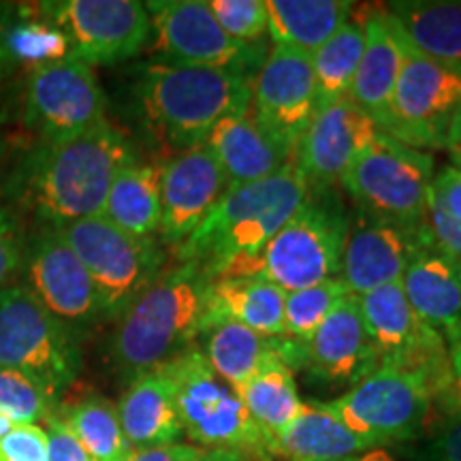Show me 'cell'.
I'll return each mask as SVG.
<instances>
[{
	"instance_id": "6da1fadb",
	"label": "cell",
	"mask_w": 461,
	"mask_h": 461,
	"mask_svg": "<svg viewBox=\"0 0 461 461\" xmlns=\"http://www.w3.org/2000/svg\"><path fill=\"white\" fill-rule=\"evenodd\" d=\"M135 160L129 137L105 120L75 140L39 143L11 173L7 188L39 221L60 229L103 214L115 176Z\"/></svg>"
},
{
	"instance_id": "7a4b0ae2",
	"label": "cell",
	"mask_w": 461,
	"mask_h": 461,
	"mask_svg": "<svg viewBox=\"0 0 461 461\" xmlns=\"http://www.w3.org/2000/svg\"><path fill=\"white\" fill-rule=\"evenodd\" d=\"M212 280L199 265L180 263L160 274L120 316L112 359L126 378L158 370L205 331Z\"/></svg>"
},
{
	"instance_id": "3957f363",
	"label": "cell",
	"mask_w": 461,
	"mask_h": 461,
	"mask_svg": "<svg viewBox=\"0 0 461 461\" xmlns=\"http://www.w3.org/2000/svg\"><path fill=\"white\" fill-rule=\"evenodd\" d=\"M308 182L293 163L261 182L229 188L193 235L176 248L180 263H194L214 278L241 255H257L308 201Z\"/></svg>"
},
{
	"instance_id": "277c9868",
	"label": "cell",
	"mask_w": 461,
	"mask_h": 461,
	"mask_svg": "<svg viewBox=\"0 0 461 461\" xmlns=\"http://www.w3.org/2000/svg\"><path fill=\"white\" fill-rule=\"evenodd\" d=\"M252 77L224 68L149 62L137 84L143 118L169 148L203 146L229 113L250 107Z\"/></svg>"
},
{
	"instance_id": "5b68a950",
	"label": "cell",
	"mask_w": 461,
	"mask_h": 461,
	"mask_svg": "<svg viewBox=\"0 0 461 461\" xmlns=\"http://www.w3.org/2000/svg\"><path fill=\"white\" fill-rule=\"evenodd\" d=\"M346 227L348 222L338 212L305 201L257 255L233 258L212 280L263 278L293 293L336 278Z\"/></svg>"
},
{
	"instance_id": "8992f818",
	"label": "cell",
	"mask_w": 461,
	"mask_h": 461,
	"mask_svg": "<svg viewBox=\"0 0 461 461\" xmlns=\"http://www.w3.org/2000/svg\"><path fill=\"white\" fill-rule=\"evenodd\" d=\"M163 367L173 383L182 429L190 440L258 459L269 457L265 438L241 397L212 370L199 348H186Z\"/></svg>"
},
{
	"instance_id": "52a82bcc",
	"label": "cell",
	"mask_w": 461,
	"mask_h": 461,
	"mask_svg": "<svg viewBox=\"0 0 461 461\" xmlns=\"http://www.w3.org/2000/svg\"><path fill=\"white\" fill-rule=\"evenodd\" d=\"M58 230L88 272L101 316L107 319H120L163 274L165 255L154 238H135L105 216L84 218Z\"/></svg>"
},
{
	"instance_id": "ba28073f",
	"label": "cell",
	"mask_w": 461,
	"mask_h": 461,
	"mask_svg": "<svg viewBox=\"0 0 461 461\" xmlns=\"http://www.w3.org/2000/svg\"><path fill=\"white\" fill-rule=\"evenodd\" d=\"M79 363L71 327L51 316L26 286L0 291V367L28 374L58 403L77 376Z\"/></svg>"
},
{
	"instance_id": "9c48e42d",
	"label": "cell",
	"mask_w": 461,
	"mask_h": 461,
	"mask_svg": "<svg viewBox=\"0 0 461 461\" xmlns=\"http://www.w3.org/2000/svg\"><path fill=\"white\" fill-rule=\"evenodd\" d=\"M431 182L434 160L429 154L380 131L339 184L366 214L406 227H423Z\"/></svg>"
},
{
	"instance_id": "30bf717a",
	"label": "cell",
	"mask_w": 461,
	"mask_h": 461,
	"mask_svg": "<svg viewBox=\"0 0 461 461\" xmlns=\"http://www.w3.org/2000/svg\"><path fill=\"white\" fill-rule=\"evenodd\" d=\"M434 400V384L425 374L380 366L342 397L322 406L378 448L417 436Z\"/></svg>"
},
{
	"instance_id": "8fae6325",
	"label": "cell",
	"mask_w": 461,
	"mask_h": 461,
	"mask_svg": "<svg viewBox=\"0 0 461 461\" xmlns=\"http://www.w3.org/2000/svg\"><path fill=\"white\" fill-rule=\"evenodd\" d=\"M152 26V50L163 62L182 67L224 68L255 77L265 60L261 43H240L222 31L205 0L146 3Z\"/></svg>"
},
{
	"instance_id": "7c38bea8",
	"label": "cell",
	"mask_w": 461,
	"mask_h": 461,
	"mask_svg": "<svg viewBox=\"0 0 461 461\" xmlns=\"http://www.w3.org/2000/svg\"><path fill=\"white\" fill-rule=\"evenodd\" d=\"M461 109V71L431 60L408 43L383 132L411 148L447 146Z\"/></svg>"
},
{
	"instance_id": "4fadbf2b",
	"label": "cell",
	"mask_w": 461,
	"mask_h": 461,
	"mask_svg": "<svg viewBox=\"0 0 461 461\" xmlns=\"http://www.w3.org/2000/svg\"><path fill=\"white\" fill-rule=\"evenodd\" d=\"M43 14L67 37L84 65H115L137 56L152 37L146 5L137 0H60L41 3Z\"/></svg>"
},
{
	"instance_id": "5bb4252c",
	"label": "cell",
	"mask_w": 461,
	"mask_h": 461,
	"mask_svg": "<svg viewBox=\"0 0 461 461\" xmlns=\"http://www.w3.org/2000/svg\"><path fill=\"white\" fill-rule=\"evenodd\" d=\"M105 120L99 79L77 58L34 68L28 77L24 124L41 137V143L75 140Z\"/></svg>"
},
{
	"instance_id": "9a60e30c",
	"label": "cell",
	"mask_w": 461,
	"mask_h": 461,
	"mask_svg": "<svg viewBox=\"0 0 461 461\" xmlns=\"http://www.w3.org/2000/svg\"><path fill=\"white\" fill-rule=\"evenodd\" d=\"M250 112L276 140L297 154L305 129L319 112L312 58L274 45L252 77Z\"/></svg>"
},
{
	"instance_id": "2e32d148",
	"label": "cell",
	"mask_w": 461,
	"mask_h": 461,
	"mask_svg": "<svg viewBox=\"0 0 461 461\" xmlns=\"http://www.w3.org/2000/svg\"><path fill=\"white\" fill-rule=\"evenodd\" d=\"M26 288L67 327H84L101 316L88 272L56 227H45L26 244Z\"/></svg>"
},
{
	"instance_id": "e0dca14e",
	"label": "cell",
	"mask_w": 461,
	"mask_h": 461,
	"mask_svg": "<svg viewBox=\"0 0 461 461\" xmlns=\"http://www.w3.org/2000/svg\"><path fill=\"white\" fill-rule=\"evenodd\" d=\"M431 248L428 224H406L363 214L353 227H346L339 278L355 297L400 282L419 252Z\"/></svg>"
},
{
	"instance_id": "ac0fdd59",
	"label": "cell",
	"mask_w": 461,
	"mask_h": 461,
	"mask_svg": "<svg viewBox=\"0 0 461 461\" xmlns=\"http://www.w3.org/2000/svg\"><path fill=\"white\" fill-rule=\"evenodd\" d=\"M380 129L348 96L321 107L299 141L295 165L308 186L342 182L350 165L372 146Z\"/></svg>"
},
{
	"instance_id": "d6986e66",
	"label": "cell",
	"mask_w": 461,
	"mask_h": 461,
	"mask_svg": "<svg viewBox=\"0 0 461 461\" xmlns=\"http://www.w3.org/2000/svg\"><path fill=\"white\" fill-rule=\"evenodd\" d=\"M227 190V177L205 146L173 157L160 169L158 233L165 244L177 248L190 238Z\"/></svg>"
},
{
	"instance_id": "ffe728a7",
	"label": "cell",
	"mask_w": 461,
	"mask_h": 461,
	"mask_svg": "<svg viewBox=\"0 0 461 461\" xmlns=\"http://www.w3.org/2000/svg\"><path fill=\"white\" fill-rule=\"evenodd\" d=\"M302 367L325 383L353 387L378 370L380 361L367 338L357 297L344 299L303 344Z\"/></svg>"
},
{
	"instance_id": "44dd1931",
	"label": "cell",
	"mask_w": 461,
	"mask_h": 461,
	"mask_svg": "<svg viewBox=\"0 0 461 461\" xmlns=\"http://www.w3.org/2000/svg\"><path fill=\"white\" fill-rule=\"evenodd\" d=\"M203 146L216 157L229 188L261 182L295 163V152L276 140L250 107L222 118Z\"/></svg>"
},
{
	"instance_id": "7402d4cb",
	"label": "cell",
	"mask_w": 461,
	"mask_h": 461,
	"mask_svg": "<svg viewBox=\"0 0 461 461\" xmlns=\"http://www.w3.org/2000/svg\"><path fill=\"white\" fill-rule=\"evenodd\" d=\"M363 26H366V48L348 99L370 115L380 131H384L395 84L406 60L408 41L387 11L372 14L363 22Z\"/></svg>"
},
{
	"instance_id": "603a6c76",
	"label": "cell",
	"mask_w": 461,
	"mask_h": 461,
	"mask_svg": "<svg viewBox=\"0 0 461 461\" xmlns=\"http://www.w3.org/2000/svg\"><path fill=\"white\" fill-rule=\"evenodd\" d=\"M408 303L425 325L440 333L448 348L461 339V265L428 248L402 276Z\"/></svg>"
},
{
	"instance_id": "cb8c5ba5",
	"label": "cell",
	"mask_w": 461,
	"mask_h": 461,
	"mask_svg": "<svg viewBox=\"0 0 461 461\" xmlns=\"http://www.w3.org/2000/svg\"><path fill=\"white\" fill-rule=\"evenodd\" d=\"M118 417L132 451L177 442L184 434L176 391L165 367L132 378L120 397Z\"/></svg>"
},
{
	"instance_id": "d4e9b609",
	"label": "cell",
	"mask_w": 461,
	"mask_h": 461,
	"mask_svg": "<svg viewBox=\"0 0 461 461\" xmlns=\"http://www.w3.org/2000/svg\"><path fill=\"white\" fill-rule=\"evenodd\" d=\"M203 357L235 393L261 370L272 355H282L288 367H302L303 344L288 338H265L238 322H221L201 333Z\"/></svg>"
},
{
	"instance_id": "484cf974",
	"label": "cell",
	"mask_w": 461,
	"mask_h": 461,
	"mask_svg": "<svg viewBox=\"0 0 461 461\" xmlns=\"http://www.w3.org/2000/svg\"><path fill=\"white\" fill-rule=\"evenodd\" d=\"M286 293L263 278L212 280L205 331L221 322H238L258 336L285 338Z\"/></svg>"
},
{
	"instance_id": "4316f807",
	"label": "cell",
	"mask_w": 461,
	"mask_h": 461,
	"mask_svg": "<svg viewBox=\"0 0 461 461\" xmlns=\"http://www.w3.org/2000/svg\"><path fill=\"white\" fill-rule=\"evenodd\" d=\"M387 14L414 50L461 71V0H408Z\"/></svg>"
},
{
	"instance_id": "83f0119b",
	"label": "cell",
	"mask_w": 461,
	"mask_h": 461,
	"mask_svg": "<svg viewBox=\"0 0 461 461\" xmlns=\"http://www.w3.org/2000/svg\"><path fill=\"white\" fill-rule=\"evenodd\" d=\"M372 448L322 403H303L297 419L274 442L272 455H285L291 461H325L355 457Z\"/></svg>"
},
{
	"instance_id": "f1b7e54d",
	"label": "cell",
	"mask_w": 461,
	"mask_h": 461,
	"mask_svg": "<svg viewBox=\"0 0 461 461\" xmlns=\"http://www.w3.org/2000/svg\"><path fill=\"white\" fill-rule=\"evenodd\" d=\"M269 37L274 45L312 56L353 14L344 0H269Z\"/></svg>"
},
{
	"instance_id": "f546056e",
	"label": "cell",
	"mask_w": 461,
	"mask_h": 461,
	"mask_svg": "<svg viewBox=\"0 0 461 461\" xmlns=\"http://www.w3.org/2000/svg\"><path fill=\"white\" fill-rule=\"evenodd\" d=\"M244 402L248 414L265 438V445L272 455L274 442L285 431L297 414L303 402L299 397L293 370L282 355H272L263 363L261 370L241 387L238 393Z\"/></svg>"
},
{
	"instance_id": "4dcf8cb0",
	"label": "cell",
	"mask_w": 461,
	"mask_h": 461,
	"mask_svg": "<svg viewBox=\"0 0 461 461\" xmlns=\"http://www.w3.org/2000/svg\"><path fill=\"white\" fill-rule=\"evenodd\" d=\"M135 238H154L160 227V169L132 163L115 176L103 214Z\"/></svg>"
},
{
	"instance_id": "1f68e13d",
	"label": "cell",
	"mask_w": 461,
	"mask_h": 461,
	"mask_svg": "<svg viewBox=\"0 0 461 461\" xmlns=\"http://www.w3.org/2000/svg\"><path fill=\"white\" fill-rule=\"evenodd\" d=\"M71 434L77 438L92 461H129L132 448L120 425L118 406L107 397L90 393L71 403H62L54 412Z\"/></svg>"
},
{
	"instance_id": "d6a6232c",
	"label": "cell",
	"mask_w": 461,
	"mask_h": 461,
	"mask_svg": "<svg viewBox=\"0 0 461 461\" xmlns=\"http://www.w3.org/2000/svg\"><path fill=\"white\" fill-rule=\"evenodd\" d=\"M366 48L363 22H346L312 56L319 109L348 96Z\"/></svg>"
},
{
	"instance_id": "836d02e7",
	"label": "cell",
	"mask_w": 461,
	"mask_h": 461,
	"mask_svg": "<svg viewBox=\"0 0 461 461\" xmlns=\"http://www.w3.org/2000/svg\"><path fill=\"white\" fill-rule=\"evenodd\" d=\"M348 297L355 295L339 276L302 291L286 293L285 338L305 344L322 325V321Z\"/></svg>"
},
{
	"instance_id": "e575fe53",
	"label": "cell",
	"mask_w": 461,
	"mask_h": 461,
	"mask_svg": "<svg viewBox=\"0 0 461 461\" xmlns=\"http://www.w3.org/2000/svg\"><path fill=\"white\" fill-rule=\"evenodd\" d=\"M3 43L11 62L32 67V71L71 56L67 37L50 22L20 20L9 26L5 22Z\"/></svg>"
},
{
	"instance_id": "d590c367",
	"label": "cell",
	"mask_w": 461,
	"mask_h": 461,
	"mask_svg": "<svg viewBox=\"0 0 461 461\" xmlns=\"http://www.w3.org/2000/svg\"><path fill=\"white\" fill-rule=\"evenodd\" d=\"M58 403L28 374L0 367V414L15 425H37L54 417Z\"/></svg>"
},
{
	"instance_id": "8d00e7d4",
	"label": "cell",
	"mask_w": 461,
	"mask_h": 461,
	"mask_svg": "<svg viewBox=\"0 0 461 461\" xmlns=\"http://www.w3.org/2000/svg\"><path fill=\"white\" fill-rule=\"evenodd\" d=\"M210 9L222 31L240 43H258L269 31L265 0H212Z\"/></svg>"
},
{
	"instance_id": "74e56055",
	"label": "cell",
	"mask_w": 461,
	"mask_h": 461,
	"mask_svg": "<svg viewBox=\"0 0 461 461\" xmlns=\"http://www.w3.org/2000/svg\"><path fill=\"white\" fill-rule=\"evenodd\" d=\"M425 224H428L431 248L461 265V222L455 221L445 207H442L440 201L436 199L434 190L429 194Z\"/></svg>"
},
{
	"instance_id": "f35d334b",
	"label": "cell",
	"mask_w": 461,
	"mask_h": 461,
	"mask_svg": "<svg viewBox=\"0 0 461 461\" xmlns=\"http://www.w3.org/2000/svg\"><path fill=\"white\" fill-rule=\"evenodd\" d=\"M0 461H48V434L39 425H15L0 438Z\"/></svg>"
},
{
	"instance_id": "ab89813d",
	"label": "cell",
	"mask_w": 461,
	"mask_h": 461,
	"mask_svg": "<svg viewBox=\"0 0 461 461\" xmlns=\"http://www.w3.org/2000/svg\"><path fill=\"white\" fill-rule=\"evenodd\" d=\"M22 230L17 218L9 210L0 207V291L14 276L17 265L22 261Z\"/></svg>"
},
{
	"instance_id": "60d3db41",
	"label": "cell",
	"mask_w": 461,
	"mask_h": 461,
	"mask_svg": "<svg viewBox=\"0 0 461 461\" xmlns=\"http://www.w3.org/2000/svg\"><path fill=\"white\" fill-rule=\"evenodd\" d=\"M48 461H92L77 438L68 431L56 417L48 420Z\"/></svg>"
},
{
	"instance_id": "b9f144b4",
	"label": "cell",
	"mask_w": 461,
	"mask_h": 461,
	"mask_svg": "<svg viewBox=\"0 0 461 461\" xmlns=\"http://www.w3.org/2000/svg\"><path fill=\"white\" fill-rule=\"evenodd\" d=\"M431 190L448 214L461 222V163L438 171L431 182Z\"/></svg>"
},
{
	"instance_id": "7bdbcfd3",
	"label": "cell",
	"mask_w": 461,
	"mask_h": 461,
	"mask_svg": "<svg viewBox=\"0 0 461 461\" xmlns=\"http://www.w3.org/2000/svg\"><path fill=\"white\" fill-rule=\"evenodd\" d=\"M431 461H461V412L448 420L429 447Z\"/></svg>"
},
{
	"instance_id": "ee69618b",
	"label": "cell",
	"mask_w": 461,
	"mask_h": 461,
	"mask_svg": "<svg viewBox=\"0 0 461 461\" xmlns=\"http://www.w3.org/2000/svg\"><path fill=\"white\" fill-rule=\"evenodd\" d=\"M203 453H205V448H201V447L173 442V445L132 451L129 461H197Z\"/></svg>"
},
{
	"instance_id": "f6af8a7d",
	"label": "cell",
	"mask_w": 461,
	"mask_h": 461,
	"mask_svg": "<svg viewBox=\"0 0 461 461\" xmlns=\"http://www.w3.org/2000/svg\"><path fill=\"white\" fill-rule=\"evenodd\" d=\"M448 357H451V370H453V383L448 389V395L445 397V406L453 414L461 412V339L448 348Z\"/></svg>"
},
{
	"instance_id": "bcb514c9",
	"label": "cell",
	"mask_w": 461,
	"mask_h": 461,
	"mask_svg": "<svg viewBox=\"0 0 461 461\" xmlns=\"http://www.w3.org/2000/svg\"><path fill=\"white\" fill-rule=\"evenodd\" d=\"M250 455L240 451H229V448H210L197 461H248Z\"/></svg>"
},
{
	"instance_id": "7dc6e473",
	"label": "cell",
	"mask_w": 461,
	"mask_h": 461,
	"mask_svg": "<svg viewBox=\"0 0 461 461\" xmlns=\"http://www.w3.org/2000/svg\"><path fill=\"white\" fill-rule=\"evenodd\" d=\"M447 148L453 152L455 163H461V109H459V113L455 115V120H453L451 132H448Z\"/></svg>"
},
{
	"instance_id": "c3c4849f",
	"label": "cell",
	"mask_w": 461,
	"mask_h": 461,
	"mask_svg": "<svg viewBox=\"0 0 461 461\" xmlns=\"http://www.w3.org/2000/svg\"><path fill=\"white\" fill-rule=\"evenodd\" d=\"M7 14H9L7 7H3V5H0V77H3V75L7 73V68L11 67V58L3 43V28H5V22H7Z\"/></svg>"
},
{
	"instance_id": "681fc988",
	"label": "cell",
	"mask_w": 461,
	"mask_h": 461,
	"mask_svg": "<svg viewBox=\"0 0 461 461\" xmlns=\"http://www.w3.org/2000/svg\"><path fill=\"white\" fill-rule=\"evenodd\" d=\"M325 461H391L384 453H370L363 455V457H344V459H325Z\"/></svg>"
},
{
	"instance_id": "f907efd6",
	"label": "cell",
	"mask_w": 461,
	"mask_h": 461,
	"mask_svg": "<svg viewBox=\"0 0 461 461\" xmlns=\"http://www.w3.org/2000/svg\"><path fill=\"white\" fill-rule=\"evenodd\" d=\"M5 154H7V146H5V141H3V137H0V163H3V158H5Z\"/></svg>"
}]
</instances>
